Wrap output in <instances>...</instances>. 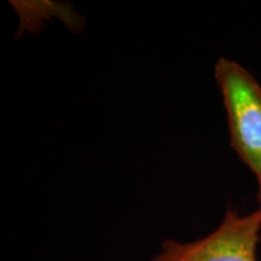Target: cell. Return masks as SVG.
I'll return each instance as SVG.
<instances>
[{"mask_svg": "<svg viewBox=\"0 0 261 261\" xmlns=\"http://www.w3.org/2000/svg\"><path fill=\"white\" fill-rule=\"evenodd\" d=\"M214 76L226 110L230 143L261 185V86L250 71L228 58L215 63Z\"/></svg>", "mask_w": 261, "mask_h": 261, "instance_id": "cell-1", "label": "cell"}, {"mask_svg": "<svg viewBox=\"0 0 261 261\" xmlns=\"http://www.w3.org/2000/svg\"><path fill=\"white\" fill-rule=\"evenodd\" d=\"M261 210L240 215L228 208L213 232L192 242L167 240L151 261H257Z\"/></svg>", "mask_w": 261, "mask_h": 261, "instance_id": "cell-2", "label": "cell"}, {"mask_svg": "<svg viewBox=\"0 0 261 261\" xmlns=\"http://www.w3.org/2000/svg\"><path fill=\"white\" fill-rule=\"evenodd\" d=\"M257 200H259V203H260L259 210H261V185L259 187V192H257Z\"/></svg>", "mask_w": 261, "mask_h": 261, "instance_id": "cell-3", "label": "cell"}]
</instances>
